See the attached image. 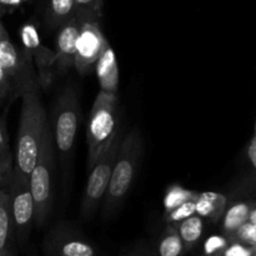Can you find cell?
<instances>
[{"instance_id":"1","label":"cell","mask_w":256,"mask_h":256,"mask_svg":"<svg viewBox=\"0 0 256 256\" xmlns=\"http://www.w3.org/2000/svg\"><path fill=\"white\" fill-rule=\"evenodd\" d=\"M48 128L46 112L40 96V86L36 85L22 94V112L14 152V172L22 179L29 180Z\"/></svg>"},{"instance_id":"2","label":"cell","mask_w":256,"mask_h":256,"mask_svg":"<svg viewBox=\"0 0 256 256\" xmlns=\"http://www.w3.org/2000/svg\"><path fill=\"white\" fill-rule=\"evenodd\" d=\"M144 152L142 132L138 126L132 128L129 134L122 138L118 152L116 160L112 166V176L104 198L102 215L109 219L118 212L122 200L130 192L139 170L140 160Z\"/></svg>"},{"instance_id":"3","label":"cell","mask_w":256,"mask_h":256,"mask_svg":"<svg viewBox=\"0 0 256 256\" xmlns=\"http://www.w3.org/2000/svg\"><path fill=\"white\" fill-rule=\"evenodd\" d=\"M119 100L112 92H102L96 95L86 128L88 170L106 152L119 129Z\"/></svg>"},{"instance_id":"4","label":"cell","mask_w":256,"mask_h":256,"mask_svg":"<svg viewBox=\"0 0 256 256\" xmlns=\"http://www.w3.org/2000/svg\"><path fill=\"white\" fill-rule=\"evenodd\" d=\"M80 122L79 94L72 85L60 92L52 112V134L55 149L59 152L64 179H66L74 152Z\"/></svg>"},{"instance_id":"5","label":"cell","mask_w":256,"mask_h":256,"mask_svg":"<svg viewBox=\"0 0 256 256\" xmlns=\"http://www.w3.org/2000/svg\"><path fill=\"white\" fill-rule=\"evenodd\" d=\"M55 164V145L52 140V128L46 129L40 148L36 164L29 176V186L35 208V222L42 228L49 218L52 208V172Z\"/></svg>"},{"instance_id":"6","label":"cell","mask_w":256,"mask_h":256,"mask_svg":"<svg viewBox=\"0 0 256 256\" xmlns=\"http://www.w3.org/2000/svg\"><path fill=\"white\" fill-rule=\"evenodd\" d=\"M122 140V134L119 132L106 152L89 169V176H88L86 186L82 195V209H80V214L84 220L92 219L99 205L104 200Z\"/></svg>"},{"instance_id":"7","label":"cell","mask_w":256,"mask_h":256,"mask_svg":"<svg viewBox=\"0 0 256 256\" xmlns=\"http://www.w3.org/2000/svg\"><path fill=\"white\" fill-rule=\"evenodd\" d=\"M5 189L9 194L15 239L22 246L29 240L30 232L35 222L34 200L30 192L29 180L22 179L14 172Z\"/></svg>"},{"instance_id":"8","label":"cell","mask_w":256,"mask_h":256,"mask_svg":"<svg viewBox=\"0 0 256 256\" xmlns=\"http://www.w3.org/2000/svg\"><path fill=\"white\" fill-rule=\"evenodd\" d=\"M76 18L79 20V34L76 38L74 68L84 75L95 66L109 42L100 29L99 18L88 15H76Z\"/></svg>"},{"instance_id":"9","label":"cell","mask_w":256,"mask_h":256,"mask_svg":"<svg viewBox=\"0 0 256 256\" xmlns=\"http://www.w3.org/2000/svg\"><path fill=\"white\" fill-rule=\"evenodd\" d=\"M0 65L4 68L14 86V94L22 96L25 90L39 85L32 60L19 50L9 38L0 40ZM40 86V85H39Z\"/></svg>"},{"instance_id":"10","label":"cell","mask_w":256,"mask_h":256,"mask_svg":"<svg viewBox=\"0 0 256 256\" xmlns=\"http://www.w3.org/2000/svg\"><path fill=\"white\" fill-rule=\"evenodd\" d=\"M46 256H96L92 242L65 225L55 226L44 242Z\"/></svg>"},{"instance_id":"11","label":"cell","mask_w":256,"mask_h":256,"mask_svg":"<svg viewBox=\"0 0 256 256\" xmlns=\"http://www.w3.org/2000/svg\"><path fill=\"white\" fill-rule=\"evenodd\" d=\"M22 52L32 60L38 69V82L40 86L46 88L52 82L54 69V52L42 45L39 32L34 24H25L20 29Z\"/></svg>"},{"instance_id":"12","label":"cell","mask_w":256,"mask_h":256,"mask_svg":"<svg viewBox=\"0 0 256 256\" xmlns=\"http://www.w3.org/2000/svg\"><path fill=\"white\" fill-rule=\"evenodd\" d=\"M56 36V49L54 52V68L64 74L74 66L76 55V38L79 34V20L76 15L59 28Z\"/></svg>"},{"instance_id":"13","label":"cell","mask_w":256,"mask_h":256,"mask_svg":"<svg viewBox=\"0 0 256 256\" xmlns=\"http://www.w3.org/2000/svg\"><path fill=\"white\" fill-rule=\"evenodd\" d=\"M98 82L102 92L116 94L119 88V65L116 55L110 44L106 45L104 52L95 64Z\"/></svg>"},{"instance_id":"14","label":"cell","mask_w":256,"mask_h":256,"mask_svg":"<svg viewBox=\"0 0 256 256\" xmlns=\"http://www.w3.org/2000/svg\"><path fill=\"white\" fill-rule=\"evenodd\" d=\"M15 242L9 194L5 188L0 186V256H16Z\"/></svg>"},{"instance_id":"15","label":"cell","mask_w":256,"mask_h":256,"mask_svg":"<svg viewBox=\"0 0 256 256\" xmlns=\"http://www.w3.org/2000/svg\"><path fill=\"white\" fill-rule=\"evenodd\" d=\"M252 204L254 202L252 200H242V202H235L226 206L222 216V234L229 242H232L236 230L249 220Z\"/></svg>"},{"instance_id":"16","label":"cell","mask_w":256,"mask_h":256,"mask_svg":"<svg viewBox=\"0 0 256 256\" xmlns=\"http://www.w3.org/2000/svg\"><path fill=\"white\" fill-rule=\"evenodd\" d=\"M228 206V198L220 192H199L195 199V212L200 218H208L212 222L222 219Z\"/></svg>"},{"instance_id":"17","label":"cell","mask_w":256,"mask_h":256,"mask_svg":"<svg viewBox=\"0 0 256 256\" xmlns=\"http://www.w3.org/2000/svg\"><path fill=\"white\" fill-rule=\"evenodd\" d=\"M14 172V154L9 142L6 112L0 116V186L6 188Z\"/></svg>"},{"instance_id":"18","label":"cell","mask_w":256,"mask_h":256,"mask_svg":"<svg viewBox=\"0 0 256 256\" xmlns=\"http://www.w3.org/2000/svg\"><path fill=\"white\" fill-rule=\"evenodd\" d=\"M76 15L74 0H50L46 12V24L50 29L62 28Z\"/></svg>"},{"instance_id":"19","label":"cell","mask_w":256,"mask_h":256,"mask_svg":"<svg viewBox=\"0 0 256 256\" xmlns=\"http://www.w3.org/2000/svg\"><path fill=\"white\" fill-rule=\"evenodd\" d=\"M186 252L182 242V238H180L179 232H178L176 226L174 224L168 225L166 229L160 236L159 242H158L156 246V256H182Z\"/></svg>"},{"instance_id":"20","label":"cell","mask_w":256,"mask_h":256,"mask_svg":"<svg viewBox=\"0 0 256 256\" xmlns=\"http://www.w3.org/2000/svg\"><path fill=\"white\" fill-rule=\"evenodd\" d=\"M184 242L185 250H192L199 242L204 230V222L199 215H192L182 222L174 224Z\"/></svg>"},{"instance_id":"21","label":"cell","mask_w":256,"mask_h":256,"mask_svg":"<svg viewBox=\"0 0 256 256\" xmlns=\"http://www.w3.org/2000/svg\"><path fill=\"white\" fill-rule=\"evenodd\" d=\"M198 194H199V192L185 189L182 185H170L166 189V192H165L164 195V200H162L165 214L172 212V210H174L175 208H178L179 205L189 202V200H195L198 198Z\"/></svg>"},{"instance_id":"22","label":"cell","mask_w":256,"mask_h":256,"mask_svg":"<svg viewBox=\"0 0 256 256\" xmlns=\"http://www.w3.org/2000/svg\"><path fill=\"white\" fill-rule=\"evenodd\" d=\"M242 188L256 194V132L246 146V176L242 182Z\"/></svg>"},{"instance_id":"23","label":"cell","mask_w":256,"mask_h":256,"mask_svg":"<svg viewBox=\"0 0 256 256\" xmlns=\"http://www.w3.org/2000/svg\"><path fill=\"white\" fill-rule=\"evenodd\" d=\"M194 214H195V200H189V202H184V204L175 208V209L172 210V212H166V214H165V220H166L169 224H178V222L192 216Z\"/></svg>"},{"instance_id":"24","label":"cell","mask_w":256,"mask_h":256,"mask_svg":"<svg viewBox=\"0 0 256 256\" xmlns=\"http://www.w3.org/2000/svg\"><path fill=\"white\" fill-rule=\"evenodd\" d=\"M76 6V15L102 18V0H74Z\"/></svg>"},{"instance_id":"25","label":"cell","mask_w":256,"mask_h":256,"mask_svg":"<svg viewBox=\"0 0 256 256\" xmlns=\"http://www.w3.org/2000/svg\"><path fill=\"white\" fill-rule=\"evenodd\" d=\"M232 242H239L250 246H256V225L246 222L236 230Z\"/></svg>"},{"instance_id":"26","label":"cell","mask_w":256,"mask_h":256,"mask_svg":"<svg viewBox=\"0 0 256 256\" xmlns=\"http://www.w3.org/2000/svg\"><path fill=\"white\" fill-rule=\"evenodd\" d=\"M229 240L225 236H220V235H212L209 239L205 242L204 250L206 255H215L220 256L222 252L226 249V246L229 245Z\"/></svg>"},{"instance_id":"27","label":"cell","mask_w":256,"mask_h":256,"mask_svg":"<svg viewBox=\"0 0 256 256\" xmlns=\"http://www.w3.org/2000/svg\"><path fill=\"white\" fill-rule=\"evenodd\" d=\"M12 92H14V86H12V80L8 76L4 68L0 65V102H4Z\"/></svg>"},{"instance_id":"28","label":"cell","mask_w":256,"mask_h":256,"mask_svg":"<svg viewBox=\"0 0 256 256\" xmlns=\"http://www.w3.org/2000/svg\"><path fill=\"white\" fill-rule=\"evenodd\" d=\"M122 256H156L155 254H152V252L145 249H135V250H130V252H124Z\"/></svg>"},{"instance_id":"29","label":"cell","mask_w":256,"mask_h":256,"mask_svg":"<svg viewBox=\"0 0 256 256\" xmlns=\"http://www.w3.org/2000/svg\"><path fill=\"white\" fill-rule=\"evenodd\" d=\"M25 2L26 0H0V8H15Z\"/></svg>"},{"instance_id":"30","label":"cell","mask_w":256,"mask_h":256,"mask_svg":"<svg viewBox=\"0 0 256 256\" xmlns=\"http://www.w3.org/2000/svg\"><path fill=\"white\" fill-rule=\"evenodd\" d=\"M248 222H252V224L256 225V202H254V204H252V210H250L249 220H248Z\"/></svg>"},{"instance_id":"31","label":"cell","mask_w":256,"mask_h":256,"mask_svg":"<svg viewBox=\"0 0 256 256\" xmlns=\"http://www.w3.org/2000/svg\"><path fill=\"white\" fill-rule=\"evenodd\" d=\"M5 38H9V35H8V32L5 30L4 25H2V20H0V40L5 39Z\"/></svg>"},{"instance_id":"32","label":"cell","mask_w":256,"mask_h":256,"mask_svg":"<svg viewBox=\"0 0 256 256\" xmlns=\"http://www.w3.org/2000/svg\"><path fill=\"white\" fill-rule=\"evenodd\" d=\"M255 132H256V122H255Z\"/></svg>"},{"instance_id":"33","label":"cell","mask_w":256,"mask_h":256,"mask_svg":"<svg viewBox=\"0 0 256 256\" xmlns=\"http://www.w3.org/2000/svg\"><path fill=\"white\" fill-rule=\"evenodd\" d=\"M206 256H215V255H206Z\"/></svg>"}]
</instances>
